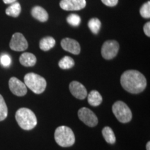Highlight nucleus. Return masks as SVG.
Wrapping results in <instances>:
<instances>
[{
  "label": "nucleus",
  "instance_id": "nucleus-25",
  "mask_svg": "<svg viewBox=\"0 0 150 150\" xmlns=\"http://www.w3.org/2000/svg\"><path fill=\"white\" fill-rule=\"evenodd\" d=\"M102 3L107 6H115L117 4L118 0H102Z\"/></svg>",
  "mask_w": 150,
  "mask_h": 150
},
{
  "label": "nucleus",
  "instance_id": "nucleus-14",
  "mask_svg": "<svg viewBox=\"0 0 150 150\" xmlns=\"http://www.w3.org/2000/svg\"><path fill=\"white\" fill-rule=\"evenodd\" d=\"M31 15L38 21L45 22L48 20L49 16L47 12L40 6H35L31 10Z\"/></svg>",
  "mask_w": 150,
  "mask_h": 150
},
{
  "label": "nucleus",
  "instance_id": "nucleus-10",
  "mask_svg": "<svg viewBox=\"0 0 150 150\" xmlns=\"http://www.w3.org/2000/svg\"><path fill=\"white\" fill-rule=\"evenodd\" d=\"M86 0H61L60 6L65 11H79L85 8Z\"/></svg>",
  "mask_w": 150,
  "mask_h": 150
},
{
  "label": "nucleus",
  "instance_id": "nucleus-28",
  "mask_svg": "<svg viewBox=\"0 0 150 150\" xmlns=\"http://www.w3.org/2000/svg\"><path fill=\"white\" fill-rule=\"evenodd\" d=\"M150 142L149 141L147 143V145H146V149H147V150H150Z\"/></svg>",
  "mask_w": 150,
  "mask_h": 150
},
{
  "label": "nucleus",
  "instance_id": "nucleus-17",
  "mask_svg": "<svg viewBox=\"0 0 150 150\" xmlns=\"http://www.w3.org/2000/svg\"><path fill=\"white\" fill-rule=\"evenodd\" d=\"M56 44V41L52 37H45L40 42V48L43 51H49L53 48Z\"/></svg>",
  "mask_w": 150,
  "mask_h": 150
},
{
  "label": "nucleus",
  "instance_id": "nucleus-4",
  "mask_svg": "<svg viewBox=\"0 0 150 150\" xmlns=\"http://www.w3.org/2000/svg\"><path fill=\"white\" fill-rule=\"evenodd\" d=\"M24 80L27 88H29L35 94L42 93L46 88V80L42 76L35 73H28L24 76Z\"/></svg>",
  "mask_w": 150,
  "mask_h": 150
},
{
  "label": "nucleus",
  "instance_id": "nucleus-22",
  "mask_svg": "<svg viewBox=\"0 0 150 150\" xmlns=\"http://www.w3.org/2000/svg\"><path fill=\"white\" fill-rule=\"evenodd\" d=\"M67 22L72 27H78L81 23V18L78 15L71 14L67 17Z\"/></svg>",
  "mask_w": 150,
  "mask_h": 150
},
{
  "label": "nucleus",
  "instance_id": "nucleus-9",
  "mask_svg": "<svg viewBox=\"0 0 150 150\" xmlns=\"http://www.w3.org/2000/svg\"><path fill=\"white\" fill-rule=\"evenodd\" d=\"M8 86L12 93L16 96H24L27 93V88L25 84L16 77H11L10 79Z\"/></svg>",
  "mask_w": 150,
  "mask_h": 150
},
{
  "label": "nucleus",
  "instance_id": "nucleus-27",
  "mask_svg": "<svg viewBox=\"0 0 150 150\" xmlns=\"http://www.w3.org/2000/svg\"><path fill=\"white\" fill-rule=\"evenodd\" d=\"M17 0H3V1L4 2L5 4H11L16 2Z\"/></svg>",
  "mask_w": 150,
  "mask_h": 150
},
{
  "label": "nucleus",
  "instance_id": "nucleus-12",
  "mask_svg": "<svg viewBox=\"0 0 150 150\" xmlns=\"http://www.w3.org/2000/svg\"><path fill=\"white\" fill-rule=\"evenodd\" d=\"M61 45L63 50L70 52L71 54H75V55H77L81 52L79 44L77 41L74 40V39L69 38L63 39Z\"/></svg>",
  "mask_w": 150,
  "mask_h": 150
},
{
  "label": "nucleus",
  "instance_id": "nucleus-8",
  "mask_svg": "<svg viewBox=\"0 0 150 150\" xmlns=\"http://www.w3.org/2000/svg\"><path fill=\"white\" fill-rule=\"evenodd\" d=\"M10 47L14 51L22 52L27 49L28 42L21 33H16L13 35L11 38Z\"/></svg>",
  "mask_w": 150,
  "mask_h": 150
},
{
  "label": "nucleus",
  "instance_id": "nucleus-7",
  "mask_svg": "<svg viewBox=\"0 0 150 150\" xmlns=\"http://www.w3.org/2000/svg\"><path fill=\"white\" fill-rule=\"evenodd\" d=\"M119 44L115 40H108L103 44L102 56L104 59L110 60L115 58L119 51Z\"/></svg>",
  "mask_w": 150,
  "mask_h": 150
},
{
  "label": "nucleus",
  "instance_id": "nucleus-11",
  "mask_svg": "<svg viewBox=\"0 0 150 150\" xmlns=\"http://www.w3.org/2000/svg\"><path fill=\"white\" fill-rule=\"evenodd\" d=\"M69 89L73 96L76 97V99H81V100L85 99L88 95L87 90L85 86L76 81L71 82L69 86Z\"/></svg>",
  "mask_w": 150,
  "mask_h": 150
},
{
  "label": "nucleus",
  "instance_id": "nucleus-23",
  "mask_svg": "<svg viewBox=\"0 0 150 150\" xmlns=\"http://www.w3.org/2000/svg\"><path fill=\"white\" fill-rule=\"evenodd\" d=\"M140 13L144 18H150V1H147L140 8Z\"/></svg>",
  "mask_w": 150,
  "mask_h": 150
},
{
  "label": "nucleus",
  "instance_id": "nucleus-16",
  "mask_svg": "<svg viewBox=\"0 0 150 150\" xmlns=\"http://www.w3.org/2000/svg\"><path fill=\"white\" fill-rule=\"evenodd\" d=\"M102 136L108 143L114 144L116 141L115 134H114L112 129L109 127H105L102 129Z\"/></svg>",
  "mask_w": 150,
  "mask_h": 150
},
{
  "label": "nucleus",
  "instance_id": "nucleus-5",
  "mask_svg": "<svg viewBox=\"0 0 150 150\" xmlns=\"http://www.w3.org/2000/svg\"><path fill=\"white\" fill-rule=\"evenodd\" d=\"M112 111L117 120L122 123H128L132 119V112L125 102L117 101L112 106Z\"/></svg>",
  "mask_w": 150,
  "mask_h": 150
},
{
  "label": "nucleus",
  "instance_id": "nucleus-21",
  "mask_svg": "<svg viewBox=\"0 0 150 150\" xmlns=\"http://www.w3.org/2000/svg\"><path fill=\"white\" fill-rule=\"evenodd\" d=\"M8 115V108L4 99L0 95V122L4 120Z\"/></svg>",
  "mask_w": 150,
  "mask_h": 150
},
{
  "label": "nucleus",
  "instance_id": "nucleus-2",
  "mask_svg": "<svg viewBox=\"0 0 150 150\" xmlns=\"http://www.w3.org/2000/svg\"><path fill=\"white\" fill-rule=\"evenodd\" d=\"M16 120L19 126L24 130H31L37 125V118L35 113L27 108H21L17 110Z\"/></svg>",
  "mask_w": 150,
  "mask_h": 150
},
{
  "label": "nucleus",
  "instance_id": "nucleus-13",
  "mask_svg": "<svg viewBox=\"0 0 150 150\" xmlns=\"http://www.w3.org/2000/svg\"><path fill=\"white\" fill-rule=\"evenodd\" d=\"M36 57L34 54L25 52L23 53L20 57V62L22 65L25 67H32L34 66L36 63Z\"/></svg>",
  "mask_w": 150,
  "mask_h": 150
},
{
  "label": "nucleus",
  "instance_id": "nucleus-26",
  "mask_svg": "<svg viewBox=\"0 0 150 150\" xmlns=\"http://www.w3.org/2000/svg\"><path fill=\"white\" fill-rule=\"evenodd\" d=\"M144 32H145V35H147L148 37L150 36V22H148L145 24L143 28Z\"/></svg>",
  "mask_w": 150,
  "mask_h": 150
},
{
  "label": "nucleus",
  "instance_id": "nucleus-15",
  "mask_svg": "<svg viewBox=\"0 0 150 150\" xmlns=\"http://www.w3.org/2000/svg\"><path fill=\"white\" fill-rule=\"evenodd\" d=\"M102 97L97 91H92L88 95V102L93 106H97L102 102Z\"/></svg>",
  "mask_w": 150,
  "mask_h": 150
},
{
  "label": "nucleus",
  "instance_id": "nucleus-6",
  "mask_svg": "<svg viewBox=\"0 0 150 150\" xmlns=\"http://www.w3.org/2000/svg\"><path fill=\"white\" fill-rule=\"evenodd\" d=\"M78 117L86 125L90 127H94L98 124L97 115L89 108L83 107L78 111Z\"/></svg>",
  "mask_w": 150,
  "mask_h": 150
},
{
  "label": "nucleus",
  "instance_id": "nucleus-1",
  "mask_svg": "<svg viewBox=\"0 0 150 150\" xmlns=\"http://www.w3.org/2000/svg\"><path fill=\"white\" fill-rule=\"evenodd\" d=\"M120 83L125 91L132 94L142 93L147 86V80L141 72L127 70L122 74Z\"/></svg>",
  "mask_w": 150,
  "mask_h": 150
},
{
  "label": "nucleus",
  "instance_id": "nucleus-24",
  "mask_svg": "<svg viewBox=\"0 0 150 150\" xmlns=\"http://www.w3.org/2000/svg\"><path fill=\"white\" fill-rule=\"evenodd\" d=\"M0 62L4 67H9L11 64V58L8 54H3L0 57Z\"/></svg>",
  "mask_w": 150,
  "mask_h": 150
},
{
  "label": "nucleus",
  "instance_id": "nucleus-19",
  "mask_svg": "<svg viewBox=\"0 0 150 150\" xmlns=\"http://www.w3.org/2000/svg\"><path fill=\"white\" fill-rule=\"evenodd\" d=\"M59 67L63 70L70 69L74 65V61L72 58L70 56H65L62 59L59 63Z\"/></svg>",
  "mask_w": 150,
  "mask_h": 150
},
{
  "label": "nucleus",
  "instance_id": "nucleus-3",
  "mask_svg": "<svg viewBox=\"0 0 150 150\" xmlns=\"http://www.w3.org/2000/svg\"><path fill=\"white\" fill-rule=\"evenodd\" d=\"M54 138L56 143L63 147H71L75 142L74 133L70 127L66 126H61L56 128Z\"/></svg>",
  "mask_w": 150,
  "mask_h": 150
},
{
  "label": "nucleus",
  "instance_id": "nucleus-18",
  "mask_svg": "<svg viewBox=\"0 0 150 150\" xmlns=\"http://www.w3.org/2000/svg\"><path fill=\"white\" fill-rule=\"evenodd\" d=\"M20 13H21V6L18 2H16V1L11 4L10 6H8L6 8V15L11 17H14V18L19 16Z\"/></svg>",
  "mask_w": 150,
  "mask_h": 150
},
{
  "label": "nucleus",
  "instance_id": "nucleus-20",
  "mask_svg": "<svg viewBox=\"0 0 150 150\" xmlns=\"http://www.w3.org/2000/svg\"><path fill=\"white\" fill-rule=\"evenodd\" d=\"M101 25H102V24H101L100 20L97 18H92L88 22L89 29L95 34H97L99 33Z\"/></svg>",
  "mask_w": 150,
  "mask_h": 150
}]
</instances>
